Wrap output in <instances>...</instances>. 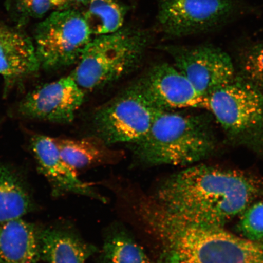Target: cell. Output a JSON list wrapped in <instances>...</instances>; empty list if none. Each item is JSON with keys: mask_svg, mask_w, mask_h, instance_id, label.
Listing matches in <instances>:
<instances>
[{"mask_svg": "<svg viewBox=\"0 0 263 263\" xmlns=\"http://www.w3.org/2000/svg\"><path fill=\"white\" fill-rule=\"evenodd\" d=\"M136 82L147 100L160 110H209L208 98L200 95L173 64L154 65Z\"/></svg>", "mask_w": 263, "mask_h": 263, "instance_id": "obj_10", "label": "cell"}, {"mask_svg": "<svg viewBox=\"0 0 263 263\" xmlns=\"http://www.w3.org/2000/svg\"><path fill=\"white\" fill-rule=\"evenodd\" d=\"M31 144L39 170L50 183L55 194L71 193L106 201L90 183L79 178L76 171L66 164L54 138L35 135L32 138Z\"/></svg>", "mask_w": 263, "mask_h": 263, "instance_id": "obj_12", "label": "cell"}, {"mask_svg": "<svg viewBox=\"0 0 263 263\" xmlns=\"http://www.w3.org/2000/svg\"><path fill=\"white\" fill-rule=\"evenodd\" d=\"M162 49L171 55L176 68L205 98L236 77L231 58L215 46L167 45Z\"/></svg>", "mask_w": 263, "mask_h": 263, "instance_id": "obj_9", "label": "cell"}, {"mask_svg": "<svg viewBox=\"0 0 263 263\" xmlns=\"http://www.w3.org/2000/svg\"><path fill=\"white\" fill-rule=\"evenodd\" d=\"M149 41L146 31L133 26L98 35L84 49L71 77L85 92L100 89L136 68Z\"/></svg>", "mask_w": 263, "mask_h": 263, "instance_id": "obj_4", "label": "cell"}, {"mask_svg": "<svg viewBox=\"0 0 263 263\" xmlns=\"http://www.w3.org/2000/svg\"><path fill=\"white\" fill-rule=\"evenodd\" d=\"M102 263H153L133 236L123 229L112 230L104 240Z\"/></svg>", "mask_w": 263, "mask_h": 263, "instance_id": "obj_18", "label": "cell"}, {"mask_svg": "<svg viewBox=\"0 0 263 263\" xmlns=\"http://www.w3.org/2000/svg\"><path fill=\"white\" fill-rule=\"evenodd\" d=\"M84 98L85 91L69 75L29 93L20 103L18 112L30 119L68 123Z\"/></svg>", "mask_w": 263, "mask_h": 263, "instance_id": "obj_11", "label": "cell"}, {"mask_svg": "<svg viewBox=\"0 0 263 263\" xmlns=\"http://www.w3.org/2000/svg\"><path fill=\"white\" fill-rule=\"evenodd\" d=\"M83 13L92 35L110 34L123 27L126 8L115 0H89Z\"/></svg>", "mask_w": 263, "mask_h": 263, "instance_id": "obj_19", "label": "cell"}, {"mask_svg": "<svg viewBox=\"0 0 263 263\" xmlns=\"http://www.w3.org/2000/svg\"><path fill=\"white\" fill-rule=\"evenodd\" d=\"M41 258L48 263H85L99 252L77 235L63 230L47 229L39 232Z\"/></svg>", "mask_w": 263, "mask_h": 263, "instance_id": "obj_15", "label": "cell"}, {"mask_svg": "<svg viewBox=\"0 0 263 263\" xmlns=\"http://www.w3.org/2000/svg\"><path fill=\"white\" fill-rule=\"evenodd\" d=\"M32 206L24 182L14 171L0 162V222L22 218Z\"/></svg>", "mask_w": 263, "mask_h": 263, "instance_id": "obj_17", "label": "cell"}, {"mask_svg": "<svg viewBox=\"0 0 263 263\" xmlns=\"http://www.w3.org/2000/svg\"><path fill=\"white\" fill-rule=\"evenodd\" d=\"M261 263H263V261Z\"/></svg>", "mask_w": 263, "mask_h": 263, "instance_id": "obj_23", "label": "cell"}, {"mask_svg": "<svg viewBox=\"0 0 263 263\" xmlns=\"http://www.w3.org/2000/svg\"><path fill=\"white\" fill-rule=\"evenodd\" d=\"M39 231L22 218L0 222V263H37Z\"/></svg>", "mask_w": 263, "mask_h": 263, "instance_id": "obj_14", "label": "cell"}, {"mask_svg": "<svg viewBox=\"0 0 263 263\" xmlns=\"http://www.w3.org/2000/svg\"><path fill=\"white\" fill-rule=\"evenodd\" d=\"M137 213L159 248L157 263H261L263 240L252 241L224 227L194 224L141 197Z\"/></svg>", "mask_w": 263, "mask_h": 263, "instance_id": "obj_2", "label": "cell"}, {"mask_svg": "<svg viewBox=\"0 0 263 263\" xmlns=\"http://www.w3.org/2000/svg\"><path fill=\"white\" fill-rule=\"evenodd\" d=\"M54 139L62 159L75 171L112 163L117 161L119 157L97 137L78 140L58 138Z\"/></svg>", "mask_w": 263, "mask_h": 263, "instance_id": "obj_16", "label": "cell"}, {"mask_svg": "<svg viewBox=\"0 0 263 263\" xmlns=\"http://www.w3.org/2000/svg\"><path fill=\"white\" fill-rule=\"evenodd\" d=\"M235 68L238 77L263 91V42L243 48Z\"/></svg>", "mask_w": 263, "mask_h": 263, "instance_id": "obj_21", "label": "cell"}, {"mask_svg": "<svg viewBox=\"0 0 263 263\" xmlns=\"http://www.w3.org/2000/svg\"><path fill=\"white\" fill-rule=\"evenodd\" d=\"M157 22L166 37L180 38L224 25L235 14L236 0H157Z\"/></svg>", "mask_w": 263, "mask_h": 263, "instance_id": "obj_8", "label": "cell"}, {"mask_svg": "<svg viewBox=\"0 0 263 263\" xmlns=\"http://www.w3.org/2000/svg\"><path fill=\"white\" fill-rule=\"evenodd\" d=\"M91 36L83 13L73 9L52 12L39 23L34 32L41 66L57 70L77 63Z\"/></svg>", "mask_w": 263, "mask_h": 263, "instance_id": "obj_7", "label": "cell"}, {"mask_svg": "<svg viewBox=\"0 0 263 263\" xmlns=\"http://www.w3.org/2000/svg\"><path fill=\"white\" fill-rule=\"evenodd\" d=\"M5 6L10 17L20 28L32 20L44 18L49 12L71 9L69 0H5Z\"/></svg>", "mask_w": 263, "mask_h": 263, "instance_id": "obj_20", "label": "cell"}, {"mask_svg": "<svg viewBox=\"0 0 263 263\" xmlns=\"http://www.w3.org/2000/svg\"><path fill=\"white\" fill-rule=\"evenodd\" d=\"M41 66L34 42L21 28L0 21V75L6 87L35 73Z\"/></svg>", "mask_w": 263, "mask_h": 263, "instance_id": "obj_13", "label": "cell"}, {"mask_svg": "<svg viewBox=\"0 0 263 263\" xmlns=\"http://www.w3.org/2000/svg\"><path fill=\"white\" fill-rule=\"evenodd\" d=\"M160 111L135 82L96 111L93 118L95 134L108 146L133 144L145 136Z\"/></svg>", "mask_w": 263, "mask_h": 263, "instance_id": "obj_6", "label": "cell"}, {"mask_svg": "<svg viewBox=\"0 0 263 263\" xmlns=\"http://www.w3.org/2000/svg\"><path fill=\"white\" fill-rule=\"evenodd\" d=\"M208 100L228 142L263 156V91L236 76Z\"/></svg>", "mask_w": 263, "mask_h": 263, "instance_id": "obj_5", "label": "cell"}, {"mask_svg": "<svg viewBox=\"0 0 263 263\" xmlns=\"http://www.w3.org/2000/svg\"><path fill=\"white\" fill-rule=\"evenodd\" d=\"M151 197L183 221L224 227L263 199V179L239 170L193 164L167 177Z\"/></svg>", "mask_w": 263, "mask_h": 263, "instance_id": "obj_1", "label": "cell"}, {"mask_svg": "<svg viewBox=\"0 0 263 263\" xmlns=\"http://www.w3.org/2000/svg\"><path fill=\"white\" fill-rule=\"evenodd\" d=\"M236 230L239 235L252 241L263 240V200L253 203L239 216Z\"/></svg>", "mask_w": 263, "mask_h": 263, "instance_id": "obj_22", "label": "cell"}, {"mask_svg": "<svg viewBox=\"0 0 263 263\" xmlns=\"http://www.w3.org/2000/svg\"><path fill=\"white\" fill-rule=\"evenodd\" d=\"M218 144L209 115L160 111L145 136L129 145L144 165L192 166L211 156Z\"/></svg>", "mask_w": 263, "mask_h": 263, "instance_id": "obj_3", "label": "cell"}]
</instances>
